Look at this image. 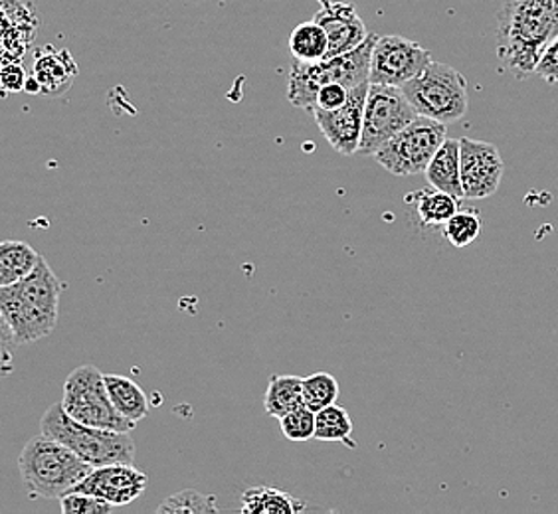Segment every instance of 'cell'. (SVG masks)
Returning <instances> with one entry per match:
<instances>
[{"mask_svg": "<svg viewBox=\"0 0 558 514\" xmlns=\"http://www.w3.org/2000/svg\"><path fill=\"white\" fill-rule=\"evenodd\" d=\"M64 283L46 259L19 283L0 287V319L4 344L38 343L54 331Z\"/></svg>", "mask_w": 558, "mask_h": 514, "instance_id": "cell-1", "label": "cell"}, {"mask_svg": "<svg viewBox=\"0 0 558 514\" xmlns=\"http://www.w3.org/2000/svg\"><path fill=\"white\" fill-rule=\"evenodd\" d=\"M558 36V0H504L497 14V54L511 74H535L543 50Z\"/></svg>", "mask_w": 558, "mask_h": 514, "instance_id": "cell-2", "label": "cell"}, {"mask_svg": "<svg viewBox=\"0 0 558 514\" xmlns=\"http://www.w3.org/2000/svg\"><path fill=\"white\" fill-rule=\"evenodd\" d=\"M19 472L31 497L62 499L94 472V465L43 433L22 448Z\"/></svg>", "mask_w": 558, "mask_h": 514, "instance_id": "cell-3", "label": "cell"}, {"mask_svg": "<svg viewBox=\"0 0 558 514\" xmlns=\"http://www.w3.org/2000/svg\"><path fill=\"white\" fill-rule=\"evenodd\" d=\"M40 431L46 438L64 443L94 467L113 463H135V443L130 431L94 428L72 418L62 402L48 407L40 419Z\"/></svg>", "mask_w": 558, "mask_h": 514, "instance_id": "cell-4", "label": "cell"}, {"mask_svg": "<svg viewBox=\"0 0 558 514\" xmlns=\"http://www.w3.org/2000/svg\"><path fill=\"white\" fill-rule=\"evenodd\" d=\"M378 40L376 34H368L365 42L353 52L335 58H325L322 62H293L288 79V99L293 108L315 109L317 94L327 84H343L347 87L368 82L371 60Z\"/></svg>", "mask_w": 558, "mask_h": 514, "instance_id": "cell-5", "label": "cell"}, {"mask_svg": "<svg viewBox=\"0 0 558 514\" xmlns=\"http://www.w3.org/2000/svg\"><path fill=\"white\" fill-rule=\"evenodd\" d=\"M402 91L418 115L446 125L460 121L468 113V82L451 65L432 62L422 74L407 82Z\"/></svg>", "mask_w": 558, "mask_h": 514, "instance_id": "cell-6", "label": "cell"}, {"mask_svg": "<svg viewBox=\"0 0 558 514\" xmlns=\"http://www.w3.org/2000/svg\"><path fill=\"white\" fill-rule=\"evenodd\" d=\"M62 406L72 418L94 426V428L113 429V431H133L135 421L125 418L111 402L106 375L96 366H77L64 382Z\"/></svg>", "mask_w": 558, "mask_h": 514, "instance_id": "cell-7", "label": "cell"}, {"mask_svg": "<svg viewBox=\"0 0 558 514\" xmlns=\"http://www.w3.org/2000/svg\"><path fill=\"white\" fill-rule=\"evenodd\" d=\"M446 139V123L418 115L409 127L376 150L375 159L395 176H412L426 172Z\"/></svg>", "mask_w": 558, "mask_h": 514, "instance_id": "cell-8", "label": "cell"}, {"mask_svg": "<svg viewBox=\"0 0 558 514\" xmlns=\"http://www.w3.org/2000/svg\"><path fill=\"white\" fill-rule=\"evenodd\" d=\"M418 111L412 108L402 87L371 84L366 96L365 121L361 137V155H373L402 128L409 127Z\"/></svg>", "mask_w": 558, "mask_h": 514, "instance_id": "cell-9", "label": "cell"}, {"mask_svg": "<svg viewBox=\"0 0 558 514\" xmlns=\"http://www.w3.org/2000/svg\"><path fill=\"white\" fill-rule=\"evenodd\" d=\"M432 64V54L404 36H378L371 60V84L402 87Z\"/></svg>", "mask_w": 558, "mask_h": 514, "instance_id": "cell-10", "label": "cell"}, {"mask_svg": "<svg viewBox=\"0 0 558 514\" xmlns=\"http://www.w3.org/2000/svg\"><path fill=\"white\" fill-rule=\"evenodd\" d=\"M368 87H371V82L354 86L351 89L349 101L341 109H335V111L313 109V118H315L317 127L322 128L323 137L344 157H351L354 152H359V147H361Z\"/></svg>", "mask_w": 558, "mask_h": 514, "instance_id": "cell-11", "label": "cell"}, {"mask_svg": "<svg viewBox=\"0 0 558 514\" xmlns=\"http://www.w3.org/2000/svg\"><path fill=\"white\" fill-rule=\"evenodd\" d=\"M462 186L465 200H484L499 191L505 162L499 149L485 140L460 139Z\"/></svg>", "mask_w": 558, "mask_h": 514, "instance_id": "cell-12", "label": "cell"}, {"mask_svg": "<svg viewBox=\"0 0 558 514\" xmlns=\"http://www.w3.org/2000/svg\"><path fill=\"white\" fill-rule=\"evenodd\" d=\"M149 477L140 472L133 463H113L104 467H94L84 481L74 491L96 494L113 506H128L145 493Z\"/></svg>", "mask_w": 558, "mask_h": 514, "instance_id": "cell-13", "label": "cell"}, {"mask_svg": "<svg viewBox=\"0 0 558 514\" xmlns=\"http://www.w3.org/2000/svg\"><path fill=\"white\" fill-rule=\"evenodd\" d=\"M322 9L313 16L319 22L329 36V52L327 58L353 52L368 38L365 22L359 16L353 2H337V0H319Z\"/></svg>", "mask_w": 558, "mask_h": 514, "instance_id": "cell-14", "label": "cell"}, {"mask_svg": "<svg viewBox=\"0 0 558 514\" xmlns=\"http://www.w3.org/2000/svg\"><path fill=\"white\" fill-rule=\"evenodd\" d=\"M75 74H77V64L68 50L56 52L52 46H46L36 52L33 75L43 87V94H50V96L64 94L65 89L72 86Z\"/></svg>", "mask_w": 558, "mask_h": 514, "instance_id": "cell-15", "label": "cell"}, {"mask_svg": "<svg viewBox=\"0 0 558 514\" xmlns=\"http://www.w3.org/2000/svg\"><path fill=\"white\" fill-rule=\"evenodd\" d=\"M426 181L429 186L450 193L456 198H463L462 186V155H460V140L446 139L440 149L434 155L426 169Z\"/></svg>", "mask_w": 558, "mask_h": 514, "instance_id": "cell-16", "label": "cell"}, {"mask_svg": "<svg viewBox=\"0 0 558 514\" xmlns=\"http://www.w3.org/2000/svg\"><path fill=\"white\" fill-rule=\"evenodd\" d=\"M43 256L21 240H4L0 244V287L19 283L31 276Z\"/></svg>", "mask_w": 558, "mask_h": 514, "instance_id": "cell-17", "label": "cell"}, {"mask_svg": "<svg viewBox=\"0 0 558 514\" xmlns=\"http://www.w3.org/2000/svg\"><path fill=\"white\" fill-rule=\"evenodd\" d=\"M305 504L300 503L295 497L274 487L258 485L250 487L242 493L240 511L246 514H293L301 513Z\"/></svg>", "mask_w": 558, "mask_h": 514, "instance_id": "cell-18", "label": "cell"}, {"mask_svg": "<svg viewBox=\"0 0 558 514\" xmlns=\"http://www.w3.org/2000/svg\"><path fill=\"white\" fill-rule=\"evenodd\" d=\"M407 203H414L420 222L428 228H436V225L444 228L451 216L460 210V198H456L453 194L438 191L434 186L429 191L426 188V191L409 194Z\"/></svg>", "mask_w": 558, "mask_h": 514, "instance_id": "cell-19", "label": "cell"}, {"mask_svg": "<svg viewBox=\"0 0 558 514\" xmlns=\"http://www.w3.org/2000/svg\"><path fill=\"white\" fill-rule=\"evenodd\" d=\"M303 404V378L293 375H276L269 378L264 396V409L271 418H283Z\"/></svg>", "mask_w": 558, "mask_h": 514, "instance_id": "cell-20", "label": "cell"}, {"mask_svg": "<svg viewBox=\"0 0 558 514\" xmlns=\"http://www.w3.org/2000/svg\"><path fill=\"white\" fill-rule=\"evenodd\" d=\"M106 386H108L111 402L125 418H130L135 424L147 418L149 400L140 384H135L128 376L106 375Z\"/></svg>", "mask_w": 558, "mask_h": 514, "instance_id": "cell-21", "label": "cell"}, {"mask_svg": "<svg viewBox=\"0 0 558 514\" xmlns=\"http://www.w3.org/2000/svg\"><path fill=\"white\" fill-rule=\"evenodd\" d=\"M290 50L298 62H322L329 52V36L319 22H301L291 33Z\"/></svg>", "mask_w": 558, "mask_h": 514, "instance_id": "cell-22", "label": "cell"}, {"mask_svg": "<svg viewBox=\"0 0 558 514\" xmlns=\"http://www.w3.org/2000/svg\"><path fill=\"white\" fill-rule=\"evenodd\" d=\"M315 440L341 441L349 448H356L353 441V419L349 416V412L339 404L319 409L317 424H315Z\"/></svg>", "mask_w": 558, "mask_h": 514, "instance_id": "cell-23", "label": "cell"}, {"mask_svg": "<svg viewBox=\"0 0 558 514\" xmlns=\"http://www.w3.org/2000/svg\"><path fill=\"white\" fill-rule=\"evenodd\" d=\"M484 230V220L482 215L473 208H463L451 216L450 220L444 224V237L450 242L453 247L472 246L477 237L482 236Z\"/></svg>", "mask_w": 558, "mask_h": 514, "instance_id": "cell-24", "label": "cell"}, {"mask_svg": "<svg viewBox=\"0 0 558 514\" xmlns=\"http://www.w3.org/2000/svg\"><path fill=\"white\" fill-rule=\"evenodd\" d=\"M339 397V382L329 372H315L303 378V404L315 414L323 407L331 406Z\"/></svg>", "mask_w": 558, "mask_h": 514, "instance_id": "cell-25", "label": "cell"}, {"mask_svg": "<svg viewBox=\"0 0 558 514\" xmlns=\"http://www.w3.org/2000/svg\"><path fill=\"white\" fill-rule=\"evenodd\" d=\"M216 511L218 506H216L215 497H205L193 489L172 494L157 509V513L161 514L216 513Z\"/></svg>", "mask_w": 558, "mask_h": 514, "instance_id": "cell-26", "label": "cell"}, {"mask_svg": "<svg viewBox=\"0 0 558 514\" xmlns=\"http://www.w3.org/2000/svg\"><path fill=\"white\" fill-rule=\"evenodd\" d=\"M315 424H317V414L307 406L298 407L283 418H279V428L290 441H307L315 438Z\"/></svg>", "mask_w": 558, "mask_h": 514, "instance_id": "cell-27", "label": "cell"}, {"mask_svg": "<svg viewBox=\"0 0 558 514\" xmlns=\"http://www.w3.org/2000/svg\"><path fill=\"white\" fill-rule=\"evenodd\" d=\"M116 509L106 499L82 491H70L60 499V511L64 514H108Z\"/></svg>", "mask_w": 558, "mask_h": 514, "instance_id": "cell-28", "label": "cell"}, {"mask_svg": "<svg viewBox=\"0 0 558 514\" xmlns=\"http://www.w3.org/2000/svg\"><path fill=\"white\" fill-rule=\"evenodd\" d=\"M353 87L343 86V84H327L319 89L317 94V106L315 109H323V111H335V109L343 108L344 103L349 101Z\"/></svg>", "mask_w": 558, "mask_h": 514, "instance_id": "cell-29", "label": "cell"}, {"mask_svg": "<svg viewBox=\"0 0 558 514\" xmlns=\"http://www.w3.org/2000/svg\"><path fill=\"white\" fill-rule=\"evenodd\" d=\"M535 74L543 77L550 86L558 84V36L543 50Z\"/></svg>", "mask_w": 558, "mask_h": 514, "instance_id": "cell-30", "label": "cell"}, {"mask_svg": "<svg viewBox=\"0 0 558 514\" xmlns=\"http://www.w3.org/2000/svg\"><path fill=\"white\" fill-rule=\"evenodd\" d=\"M0 77H2L4 91H24L26 82H28V77L24 74V68L16 62H7L0 72Z\"/></svg>", "mask_w": 558, "mask_h": 514, "instance_id": "cell-31", "label": "cell"}, {"mask_svg": "<svg viewBox=\"0 0 558 514\" xmlns=\"http://www.w3.org/2000/svg\"><path fill=\"white\" fill-rule=\"evenodd\" d=\"M24 91H26V94H43V87H40V84H38V79H36L34 75H31V77H28V82H26V87H24Z\"/></svg>", "mask_w": 558, "mask_h": 514, "instance_id": "cell-32", "label": "cell"}]
</instances>
